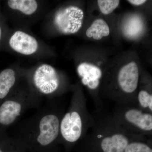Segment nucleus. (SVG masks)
Returning <instances> with one entry per match:
<instances>
[{"label":"nucleus","instance_id":"3","mask_svg":"<svg viewBox=\"0 0 152 152\" xmlns=\"http://www.w3.org/2000/svg\"><path fill=\"white\" fill-rule=\"evenodd\" d=\"M24 74L30 87L42 98L52 99L61 88V76L49 64L42 63L31 69H24Z\"/></svg>","mask_w":152,"mask_h":152},{"label":"nucleus","instance_id":"9","mask_svg":"<svg viewBox=\"0 0 152 152\" xmlns=\"http://www.w3.org/2000/svg\"><path fill=\"white\" fill-rule=\"evenodd\" d=\"M139 70L135 62H131L123 66L118 75L119 86L125 93L134 92L138 84Z\"/></svg>","mask_w":152,"mask_h":152},{"label":"nucleus","instance_id":"5","mask_svg":"<svg viewBox=\"0 0 152 152\" xmlns=\"http://www.w3.org/2000/svg\"><path fill=\"white\" fill-rule=\"evenodd\" d=\"M44 46L37 38L21 29L11 31L6 35L1 50L10 51L25 56H39L44 50Z\"/></svg>","mask_w":152,"mask_h":152},{"label":"nucleus","instance_id":"15","mask_svg":"<svg viewBox=\"0 0 152 152\" xmlns=\"http://www.w3.org/2000/svg\"><path fill=\"white\" fill-rule=\"evenodd\" d=\"M119 0H98V5L102 13L108 15L111 13L119 5Z\"/></svg>","mask_w":152,"mask_h":152},{"label":"nucleus","instance_id":"13","mask_svg":"<svg viewBox=\"0 0 152 152\" xmlns=\"http://www.w3.org/2000/svg\"><path fill=\"white\" fill-rule=\"evenodd\" d=\"M110 34V29L107 22L102 19L95 20L86 32L88 37L99 40Z\"/></svg>","mask_w":152,"mask_h":152},{"label":"nucleus","instance_id":"7","mask_svg":"<svg viewBox=\"0 0 152 152\" xmlns=\"http://www.w3.org/2000/svg\"><path fill=\"white\" fill-rule=\"evenodd\" d=\"M24 78V69L10 66L0 70V104L12 92Z\"/></svg>","mask_w":152,"mask_h":152},{"label":"nucleus","instance_id":"8","mask_svg":"<svg viewBox=\"0 0 152 152\" xmlns=\"http://www.w3.org/2000/svg\"><path fill=\"white\" fill-rule=\"evenodd\" d=\"M40 3L36 0H8L4 1L5 17L15 13L28 18L36 15L39 11Z\"/></svg>","mask_w":152,"mask_h":152},{"label":"nucleus","instance_id":"10","mask_svg":"<svg viewBox=\"0 0 152 152\" xmlns=\"http://www.w3.org/2000/svg\"><path fill=\"white\" fill-rule=\"evenodd\" d=\"M77 72L81 78L82 83L91 89H96L100 84L102 72L100 69L94 65L83 63L77 67Z\"/></svg>","mask_w":152,"mask_h":152},{"label":"nucleus","instance_id":"17","mask_svg":"<svg viewBox=\"0 0 152 152\" xmlns=\"http://www.w3.org/2000/svg\"><path fill=\"white\" fill-rule=\"evenodd\" d=\"M140 104L144 108H148L152 110V96L145 91H141L138 94Z\"/></svg>","mask_w":152,"mask_h":152},{"label":"nucleus","instance_id":"12","mask_svg":"<svg viewBox=\"0 0 152 152\" xmlns=\"http://www.w3.org/2000/svg\"><path fill=\"white\" fill-rule=\"evenodd\" d=\"M129 144L127 137L117 134L103 139L101 147L104 152H124Z\"/></svg>","mask_w":152,"mask_h":152},{"label":"nucleus","instance_id":"19","mask_svg":"<svg viewBox=\"0 0 152 152\" xmlns=\"http://www.w3.org/2000/svg\"><path fill=\"white\" fill-rule=\"evenodd\" d=\"M132 4L135 6H140L146 2V0H129L127 1Z\"/></svg>","mask_w":152,"mask_h":152},{"label":"nucleus","instance_id":"6","mask_svg":"<svg viewBox=\"0 0 152 152\" xmlns=\"http://www.w3.org/2000/svg\"><path fill=\"white\" fill-rule=\"evenodd\" d=\"M83 132V121L77 110L72 108L66 113L61 119L60 137L65 142L73 143L78 140Z\"/></svg>","mask_w":152,"mask_h":152},{"label":"nucleus","instance_id":"4","mask_svg":"<svg viewBox=\"0 0 152 152\" xmlns=\"http://www.w3.org/2000/svg\"><path fill=\"white\" fill-rule=\"evenodd\" d=\"M84 13L79 7L67 6L56 10L48 19L47 27L63 35L74 34L83 26Z\"/></svg>","mask_w":152,"mask_h":152},{"label":"nucleus","instance_id":"11","mask_svg":"<svg viewBox=\"0 0 152 152\" xmlns=\"http://www.w3.org/2000/svg\"><path fill=\"white\" fill-rule=\"evenodd\" d=\"M126 120L142 130L151 131L152 129V116L149 113H142L137 109L127 111L125 114Z\"/></svg>","mask_w":152,"mask_h":152},{"label":"nucleus","instance_id":"16","mask_svg":"<svg viewBox=\"0 0 152 152\" xmlns=\"http://www.w3.org/2000/svg\"><path fill=\"white\" fill-rule=\"evenodd\" d=\"M124 152H152V150L146 144L134 142L128 145Z\"/></svg>","mask_w":152,"mask_h":152},{"label":"nucleus","instance_id":"18","mask_svg":"<svg viewBox=\"0 0 152 152\" xmlns=\"http://www.w3.org/2000/svg\"><path fill=\"white\" fill-rule=\"evenodd\" d=\"M7 20L1 10L0 5V51L1 50L3 42L9 30L7 24Z\"/></svg>","mask_w":152,"mask_h":152},{"label":"nucleus","instance_id":"14","mask_svg":"<svg viewBox=\"0 0 152 152\" xmlns=\"http://www.w3.org/2000/svg\"><path fill=\"white\" fill-rule=\"evenodd\" d=\"M0 152H27L25 147L7 132L0 133Z\"/></svg>","mask_w":152,"mask_h":152},{"label":"nucleus","instance_id":"2","mask_svg":"<svg viewBox=\"0 0 152 152\" xmlns=\"http://www.w3.org/2000/svg\"><path fill=\"white\" fill-rule=\"evenodd\" d=\"M42 100L24 76L12 92L0 104V133L6 132L26 111L39 107Z\"/></svg>","mask_w":152,"mask_h":152},{"label":"nucleus","instance_id":"1","mask_svg":"<svg viewBox=\"0 0 152 152\" xmlns=\"http://www.w3.org/2000/svg\"><path fill=\"white\" fill-rule=\"evenodd\" d=\"M61 118L55 104L49 100L31 116L14 125L12 137L27 152H54Z\"/></svg>","mask_w":152,"mask_h":152}]
</instances>
